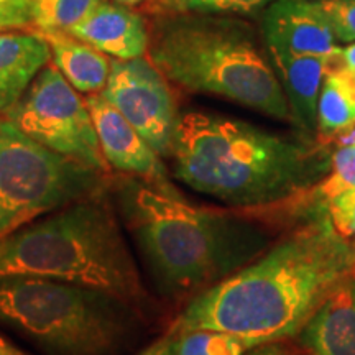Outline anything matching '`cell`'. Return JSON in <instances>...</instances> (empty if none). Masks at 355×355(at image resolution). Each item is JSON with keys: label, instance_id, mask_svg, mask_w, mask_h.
Masks as SVG:
<instances>
[{"label": "cell", "instance_id": "cell-1", "mask_svg": "<svg viewBox=\"0 0 355 355\" xmlns=\"http://www.w3.org/2000/svg\"><path fill=\"white\" fill-rule=\"evenodd\" d=\"M355 278L352 243L319 212L247 266L198 293L175 332L209 329L248 349L300 334L319 306Z\"/></svg>", "mask_w": 355, "mask_h": 355}, {"label": "cell", "instance_id": "cell-2", "mask_svg": "<svg viewBox=\"0 0 355 355\" xmlns=\"http://www.w3.org/2000/svg\"><path fill=\"white\" fill-rule=\"evenodd\" d=\"M171 158L181 183L235 209L300 198L332 165L324 146L206 112L180 115Z\"/></svg>", "mask_w": 355, "mask_h": 355}, {"label": "cell", "instance_id": "cell-3", "mask_svg": "<svg viewBox=\"0 0 355 355\" xmlns=\"http://www.w3.org/2000/svg\"><path fill=\"white\" fill-rule=\"evenodd\" d=\"M119 204L150 272L168 295L207 290L272 247L261 222L193 206L170 184L127 178L119 186Z\"/></svg>", "mask_w": 355, "mask_h": 355}, {"label": "cell", "instance_id": "cell-4", "mask_svg": "<svg viewBox=\"0 0 355 355\" xmlns=\"http://www.w3.org/2000/svg\"><path fill=\"white\" fill-rule=\"evenodd\" d=\"M148 30L150 61L171 83L296 125L270 56L247 21L180 13L158 15Z\"/></svg>", "mask_w": 355, "mask_h": 355}, {"label": "cell", "instance_id": "cell-5", "mask_svg": "<svg viewBox=\"0 0 355 355\" xmlns=\"http://www.w3.org/2000/svg\"><path fill=\"white\" fill-rule=\"evenodd\" d=\"M7 277L73 283L130 304L145 296L104 191L0 237V278Z\"/></svg>", "mask_w": 355, "mask_h": 355}, {"label": "cell", "instance_id": "cell-6", "mask_svg": "<svg viewBox=\"0 0 355 355\" xmlns=\"http://www.w3.org/2000/svg\"><path fill=\"white\" fill-rule=\"evenodd\" d=\"M130 303L44 278H0V324L51 355H109L125 334Z\"/></svg>", "mask_w": 355, "mask_h": 355}, {"label": "cell", "instance_id": "cell-7", "mask_svg": "<svg viewBox=\"0 0 355 355\" xmlns=\"http://www.w3.org/2000/svg\"><path fill=\"white\" fill-rule=\"evenodd\" d=\"M104 188V171L53 152L0 119V237Z\"/></svg>", "mask_w": 355, "mask_h": 355}, {"label": "cell", "instance_id": "cell-8", "mask_svg": "<svg viewBox=\"0 0 355 355\" xmlns=\"http://www.w3.org/2000/svg\"><path fill=\"white\" fill-rule=\"evenodd\" d=\"M25 135L53 152L107 173L86 101L55 64H46L13 107L3 114Z\"/></svg>", "mask_w": 355, "mask_h": 355}, {"label": "cell", "instance_id": "cell-9", "mask_svg": "<svg viewBox=\"0 0 355 355\" xmlns=\"http://www.w3.org/2000/svg\"><path fill=\"white\" fill-rule=\"evenodd\" d=\"M101 94L159 157H171L180 115L166 78L150 58H112L107 83Z\"/></svg>", "mask_w": 355, "mask_h": 355}, {"label": "cell", "instance_id": "cell-10", "mask_svg": "<svg viewBox=\"0 0 355 355\" xmlns=\"http://www.w3.org/2000/svg\"><path fill=\"white\" fill-rule=\"evenodd\" d=\"M84 101L109 166L150 183L170 184L162 157L101 92L89 94Z\"/></svg>", "mask_w": 355, "mask_h": 355}, {"label": "cell", "instance_id": "cell-11", "mask_svg": "<svg viewBox=\"0 0 355 355\" xmlns=\"http://www.w3.org/2000/svg\"><path fill=\"white\" fill-rule=\"evenodd\" d=\"M265 46L301 56H336L331 24L319 0H273L261 19Z\"/></svg>", "mask_w": 355, "mask_h": 355}, {"label": "cell", "instance_id": "cell-12", "mask_svg": "<svg viewBox=\"0 0 355 355\" xmlns=\"http://www.w3.org/2000/svg\"><path fill=\"white\" fill-rule=\"evenodd\" d=\"M114 60H133L148 53L150 30L139 12L102 0L68 32Z\"/></svg>", "mask_w": 355, "mask_h": 355}, {"label": "cell", "instance_id": "cell-13", "mask_svg": "<svg viewBox=\"0 0 355 355\" xmlns=\"http://www.w3.org/2000/svg\"><path fill=\"white\" fill-rule=\"evenodd\" d=\"M275 73L303 130L318 132V101L321 86L329 71L340 68V51L336 56H301L286 51L268 50Z\"/></svg>", "mask_w": 355, "mask_h": 355}, {"label": "cell", "instance_id": "cell-14", "mask_svg": "<svg viewBox=\"0 0 355 355\" xmlns=\"http://www.w3.org/2000/svg\"><path fill=\"white\" fill-rule=\"evenodd\" d=\"M50 60V44L37 30L0 32V114L21 99Z\"/></svg>", "mask_w": 355, "mask_h": 355}, {"label": "cell", "instance_id": "cell-15", "mask_svg": "<svg viewBox=\"0 0 355 355\" xmlns=\"http://www.w3.org/2000/svg\"><path fill=\"white\" fill-rule=\"evenodd\" d=\"M311 355H355V296L350 279L336 288L301 329Z\"/></svg>", "mask_w": 355, "mask_h": 355}, {"label": "cell", "instance_id": "cell-16", "mask_svg": "<svg viewBox=\"0 0 355 355\" xmlns=\"http://www.w3.org/2000/svg\"><path fill=\"white\" fill-rule=\"evenodd\" d=\"M42 37L50 44L53 64L76 91L96 94L104 89L110 73L107 55L64 32H48Z\"/></svg>", "mask_w": 355, "mask_h": 355}, {"label": "cell", "instance_id": "cell-17", "mask_svg": "<svg viewBox=\"0 0 355 355\" xmlns=\"http://www.w3.org/2000/svg\"><path fill=\"white\" fill-rule=\"evenodd\" d=\"M355 125V84L344 69L324 76L318 101V133L322 140L339 139Z\"/></svg>", "mask_w": 355, "mask_h": 355}, {"label": "cell", "instance_id": "cell-18", "mask_svg": "<svg viewBox=\"0 0 355 355\" xmlns=\"http://www.w3.org/2000/svg\"><path fill=\"white\" fill-rule=\"evenodd\" d=\"M273 0H146V12L152 15H180V13H206V15L248 17L263 13Z\"/></svg>", "mask_w": 355, "mask_h": 355}, {"label": "cell", "instance_id": "cell-19", "mask_svg": "<svg viewBox=\"0 0 355 355\" xmlns=\"http://www.w3.org/2000/svg\"><path fill=\"white\" fill-rule=\"evenodd\" d=\"M102 0H33L37 32H64L86 19Z\"/></svg>", "mask_w": 355, "mask_h": 355}, {"label": "cell", "instance_id": "cell-20", "mask_svg": "<svg viewBox=\"0 0 355 355\" xmlns=\"http://www.w3.org/2000/svg\"><path fill=\"white\" fill-rule=\"evenodd\" d=\"M171 347L173 355H243L248 350L239 337L209 329L175 332Z\"/></svg>", "mask_w": 355, "mask_h": 355}, {"label": "cell", "instance_id": "cell-21", "mask_svg": "<svg viewBox=\"0 0 355 355\" xmlns=\"http://www.w3.org/2000/svg\"><path fill=\"white\" fill-rule=\"evenodd\" d=\"M316 188L326 202L343 191L355 188V145H340L332 153L329 175Z\"/></svg>", "mask_w": 355, "mask_h": 355}, {"label": "cell", "instance_id": "cell-22", "mask_svg": "<svg viewBox=\"0 0 355 355\" xmlns=\"http://www.w3.org/2000/svg\"><path fill=\"white\" fill-rule=\"evenodd\" d=\"M336 42H355V0H319Z\"/></svg>", "mask_w": 355, "mask_h": 355}, {"label": "cell", "instance_id": "cell-23", "mask_svg": "<svg viewBox=\"0 0 355 355\" xmlns=\"http://www.w3.org/2000/svg\"><path fill=\"white\" fill-rule=\"evenodd\" d=\"M326 212L334 229L344 239L355 237V188L343 191L326 202Z\"/></svg>", "mask_w": 355, "mask_h": 355}, {"label": "cell", "instance_id": "cell-24", "mask_svg": "<svg viewBox=\"0 0 355 355\" xmlns=\"http://www.w3.org/2000/svg\"><path fill=\"white\" fill-rule=\"evenodd\" d=\"M33 0H0V32L33 26Z\"/></svg>", "mask_w": 355, "mask_h": 355}, {"label": "cell", "instance_id": "cell-25", "mask_svg": "<svg viewBox=\"0 0 355 355\" xmlns=\"http://www.w3.org/2000/svg\"><path fill=\"white\" fill-rule=\"evenodd\" d=\"M248 355H293L290 350L283 345H279L277 343H270V344H261L254 347Z\"/></svg>", "mask_w": 355, "mask_h": 355}, {"label": "cell", "instance_id": "cell-26", "mask_svg": "<svg viewBox=\"0 0 355 355\" xmlns=\"http://www.w3.org/2000/svg\"><path fill=\"white\" fill-rule=\"evenodd\" d=\"M340 69L355 71V42L340 48Z\"/></svg>", "mask_w": 355, "mask_h": 355}, {"label": "cell", "instance_id": "cell-27", "mask_svg": "<svg viewBox=\"0 0 355 355\" xmlns=\"http://www.w3.org/2000/svg\"><path fill=\"white\" fill-rule=\"evenodd\" d=\"M144 355H173L171 336H168V337H165V339L158 340V343L153 344L152 347L144 350Z\"/></svg>", "mask_w": 355, "mask_h": 355}, {"label": "cell", "instance_id": "cell-28", "mask_svg": "<svg viewBox=\"0 0 355 355\" xmlns=\"http://www.w3.org/2000/svg\"><path fill=\"white\" fill-rule=\"evenodd\" d=\"M0 355H28L24 350L15 347L12 343H8L6 337L0 336Z\"/></svg>", "mask_w": 355, "mask_h": 355}, {"label": "cell", "instance_id": "cell-29", "mask_svg": "<svg viewBox=\"0 0 355 355\" xmlns=\"http://www.w3.org/2000/svg\"><path fill=\"white\" fill-rule=\"evenodd\" d=\"M115 2L122 3V6L132 7V6H139V3H141V2H146V0H115Z\"/></svg>", "mask_w": 355, "mask_h": 355}, {"label": "cell", "instance_id": "cell-30", "mask_svg": "<svg viewBox=\"0 0 355 355\" xmlns=\"http://www.w3.org/2000/svg\"><path fill=\"white\" fill-rule=\"evenodd\" d=\"M344 71L349 74V78L352 79V83L355 84V71H347V69H344Z\"/></svg>", "mask_w": 355, "mask_h": 355}, {"label": "cell", "instance_id": "cell-31", "mask_svg": "<svg viewBox=\"0 0 355 355\" xmlns=\"http://www.w3.org/2000/svg\"><path fill=\"white\" fill-rule=\"evenodd\" d=\"M350 286H352V293H354V296H355V278L350 279Z\"/></svg>", "mask_w": 355, "mask_h": 355}, {"label": "cell", "instance_id": "cell-32", "mask_svg": "<svg viewBox=\"0 0 355 355\" xmlns=\"http://www.w3.org/2000/svg\"><path fill=\"white\" fill-rule=\"evenodd\" d=\"M352 247H354V252H355V242H354V243H352Z\"/></svg>", "mask_w": 355, "mask_h": 355}, {"label": "cell", "instance_id": "cell-33", "mask_svg": "<svg viewBox=\"0 0 355 355\" xmlns=\"http://www.w3.org/2000/svg\"><path fill=\"white\" fill-rule=\"evenodd\" d=\"M139 355H144V352H141V354H139Z\"/></svg>", "mask_w": 355, "mask_h": 355}]
</instances>
